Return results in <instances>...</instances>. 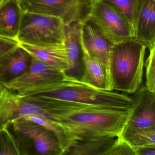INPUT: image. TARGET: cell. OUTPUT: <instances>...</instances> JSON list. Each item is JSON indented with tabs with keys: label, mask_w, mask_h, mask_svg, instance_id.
Listing matches in <instances>:
<instances>
[{
	"label": "cell",
	"mask_w": 155,
	"mask_h": 155,
	"mask_svg": "<svg viewBox=\"0 0 155 155\" xmlns=\"http://www.w3.org/2000/svg\"><path fill=\"white\" fill-rule=\"evenodd\" d=\"M130 111L55 100L53 120L62 128L69 144L94 138L119 137Z\"/></svg>",
	"instance_id": "cell-1"
},
{
	"label": "cell",
	"mask_w": 155,
	"mask_h": 155,
	"mask_svg": "<svg viewBox=\"0 0 155 155\" xmlns=\"http://www.w3.org/2000/svg\"><path fill=\"white\" fill-rule=\"evenodd\" d=\"M147 48L133 38L113 44L109 61L111 91L133 94L140 87Z\"/></svg>",
	"instance_id": "cell-2"
},
{
	"label": "cell",
	"mask_w": 155,
	"mask_h": 155,
	"mask_svg": "<svg viewBox=\"0 0 155 155\" xmlns=\"http://www.w3.org/2000/svg\"><path fill=\"white\" fill-rule=\"evenodd\" d=\"M39 96L67 102L107 107L129 110L131 109V97L125 94L101 90L80 81L64 80L60 81Z\"/></svg>",
	"instance_id": "cell-3"
},
{
	"label": "cell",
	"mask_w": 155,
	"mask_h": 155,
	"mask_svg": "<svg viewBox=\"0 0 155 155\" xmlns=\"http://www.w3.org/2000/svg\"><path fill=\"white\" fill-rule=\"evenodd\" d=\"M53 101L39 95L24 96L0 82V129L9 128L14 120L38 115L51 119Z\"/></svg>",
	"instance_id": "cell-4"
},
{
	"label": "cell",
	"mask_w": 155,
	"mask_h": 155,
	"mask_svg": "<svg viewBox=\"0 0 155 155\" xmlns=\"http://www.w3.org/2000/svg\"><path fill=\"white\" fill-rule=\"evenodd\" d=\"M66 28L59 18L23 12L17 40L34 47L65 45Z\"/></svg>",
	"instance_id": "cell-5"
},
{
	"label": "cell",
	"mask_w": 155,
	"mask_h": 155,
	"mask_svg": "<svg viewBox=\"0 0 155 155\" xmlns=\"http://www.w3.org/2000/svg\"><path fill=\"white\" fill-rule=\"evenodd\" d=\"M64 80L63 71L32 56L31 64L25 73L3 84L20 95L31 96L47 92Z\"/></svg>",
	"instance_id": "cell-6"
},
{
	"label": "cell",
	"mask_w": 155,
	"mask_h": 155,
	"mask_svg": "<svg viewBox=\"0 0 155 155\" xmlns=\"http://www.w3.org/2000/svg\"><path fill=\"white\" fill-rule=\"evenodd\" d=\"M90 19L103 36L113 44L134 38L131 24L110 4L94 0Z\"/></svg>",
	"instance_id": "cell-7"
},
{
	"label": "cell",
	"mask_w": 155,
	"mask_h": 155,
	"mask_svg": "<svg viewBox=\"0 0 155 155\" xmlns=\"http://www.w3.org/2000/svg\"><path fill=\"white\" fill-rule=\"evenodd\" d=\"M16 136L30 140L37 152L45 155H62L56 136L41 125L31 120L19 119L11 125Z\"/></svg>",
	"instance_id": "cell-8"
},
{
	"label": "cell",
	"mask_w": 155,
	"mask_h": 155,
	"mask_svg": "<svg viewBox=\"0 0 155 155\" xmlns=\"http://www.w3.org/2000/svg\"><path fill=\"white\" fill-rule=\"evenodd\" d=\"M131 97V111L124 127L144 128L155 126V92L142 85Z\"/></svg>",
	"instance_id": "cell-9"
},
{
	"label": "cell",
	"mask_w": 155,
	"mask_h": 155,
	"mask_svg": "<svg viewBox=\"0 0 155 155\" xmlns=\"http://www.w3.org/2000/svg\"><path fill=\"white\" fill-rule=\"evenodd\" d=\"M80 38L82 45L100 61L109 80V61L113 44L103 36L90 19L81 24Z\"/></svg>",
	"instance_id": "cell-10"
},
{
	"label": "cell",
	"mask_w": 155,
	"mask_h": 155,
	"mask_svg": "<svg viewBox=\"0 0 155 155\" xmlns=\"http://www.w3.org/2000/svg\"><path fill=\"white\" fill-rule=\"evenodd\" d=\"M155 0H140L133 27L134 38L147 46L155 47Z\"/></svg>",
	"instance_id": "cell-11"
},
{
	"label": "cell",
	"mask_w": 155,
	"mask_h": 155,
	"mask_svg": "<svg viewBox=\"0 0 155 155\" xmlns=\"http://www.w3.org/2000/svg\"><path fill=\"white\" fill-rule=\"evenodd\" d=\"M80 28L79 23L66 26L65 45L68 51V67L64 75L67 80L81 81L83 74Z\"/></svg>",
	"instance_id": "cell-12"
},
{
	"label": "cell",
	"mask_w": 155,
	"mask_h": 155,
	"mask_svg": "<svg viewBox=\"0 0 155 155\" xmlns=\"http://www.w3.org/2000/svg\"><path fill=\"white\" fill-rule=\"evenodd\" d=\"M31 61L32 56L20 45L0 57V82L6 84L22 75Z\"/></svg>",
	"instance_id": "cell-13"
},
{
	"label": "cell",
	"mask_w": 155,
	"mask_h": 155,
	"mask_svg": "<svg viewBox=\"0 0 155 155\" xmlns=\"http://www.w3.org/2000/svg\"><path fill=\"white\" fill-rule=\"evenodd\" d=\"M83 61V74L80 82L101 90L112 91L108 77L100 61L91 55L81 41Z\"/></svg>",
	"instance_id": "cell-14"
},
{
	"label": "cell",
	"mask_w": 155,
	"mask_h": 155,
	"mask_svg": "<svg viewBox=\"0 0 155 155\" xmlns=\"http://www.w3.org/2000/svg\"><path fill=\"white\" fill-rule=\"evenodd\" d=\"M31 56L63 72L68 67V51L65 45L38 47L19 43Z\"/></svg>",
	"instance_id": "cell-15"
},
{
	"label": "cell",
	"mask_w": 155,
	"mask_h": 155,
	"mask_svg": "<svg viewBox=\"0 0 155 155\" xmlns=\"http://www.w3.org/2000/svg\"><path fill=\"white\" fill-rule=\"evenodd\" d=\"M23 13L18 0H5L0 5V36L17 39Z\"/></svg>",
	"instance_id": "cell-16"
},
{
	"label": "cell",
	"mask_w": 155,
	"mask_h": 155,
	"mask_svg": "<svg viewBox=\"0 0 155 155\" xmlns=\"http://www.w3.org/2000/svg\"><path fill=\"white\" fill-rule=\"evenodd\" d=\"M116 137L107 136L72 141L63 155H107Z\"/></svg>",
	"instance_id": "cell-17"
},
{
	"label": "cell",
	"mask_w": 155,
	"mask_h": 155,
	"mask_svg": "<svg viewBox=\"0 0 155 155\" xmlns=\"http://www.w3.org/2000/svg\"><path fill=\"white\" fill-rule=\"evenodd\" d=\"M119 137L133 148L155 145V126L144 128L124 127Z\"/></svg>",
	"instance_id": "cell-18"
},
{
	"label": "cell",
	"mask_w": 155,
	"mask_h": 155,
	"mask_svg": "<svg viewBox=\"0 0 155 155\" xmlns=\"http://www.w3.org/2000/svg\"><path fill=\"white\" fill-rule=\"evenodd\" d=\"M18 137V136H17ZM22 139L15 136L9 128L0 129V155H28L26 144Z\"/></svg>",
	"instance_id": "cell-19"
},
{
	"label": "cell",
	"mask_w": 155,
	"mask_h": 155,
	"mask_svg": "<svg viewBox=\"0 0 155 155\" xmlns=\"http://www.w3.org/2000/svg\"><path fill=\"white\" fill-rule=\"evenodd\" d=\"M20 119L31 120L41 125L51 131L58 139L63 155V153L68 147L69 142L64 130L58 123L48 118L38 115L25 116Z\"/></svg>",
	"instance_id": "cell-20"
},
{
	"label": "cell",
	"mask_w": 155,
	"mask_h": 155,
	"mask_svg": "<svg viewBox=\"0 0 155 155\" xmlns=\"http://www.w3.org/2000/svg\"><path fill=\"white\" fill-rule=\"evenodd\" d=\"M117 8L131 24L133 28L140 0H99ZM134 32V31H133Z\"/></svg>",
	"instance_id": "cell-21"
},
{
	"label": "cell",
	"mask_w": 155,
	"mask_h": 155,
	"mask_svg": "<svg viewBox=\"0 0 155 155\" xmlns=\"http://www.w3.org/2000/svg\"><path fill=\"white\" fill-rule=\"evenodd\" d=\"M149 55L144 62L146 68V87L155 92V47L149 50Z\"/></svg>",
	"instance_id": "cell-22"
},
{
	"label": "cell",
	"mask_w": 155,
	"mask_h": 155,
	"mask_svg": "<svg viewBox=\"0 0 155 155\" xmlns=\"http://www.w3.org/2000/svg\"><path fill=\"white\" fill-rule=\"evenodd\" d=\"M107 155H136L134 148L120 137H116Z\"/></svg>",
	"instance_id": "cell-23"
},
{
	"label": "cell",
	"mask_w": 155,
	"mask_h": 155,
	"mask_svg": "<svg viewBox=\"0 0 155 155\" xmlns=\"http://www.w3.org/2000/svg\"><path fill=\"white\" fill-rule=\"evenodd\" d=\"M19 46L17 39L0 36V57Z\"/></svg>",
	"instance_id": "cell-24"
},
{
	"label": "cell",
	"mask_w": 155,
	"mask_h": 155,
	"mask_svg": "<svg viewBox=\"0 0 155 155\" xmlns=\"http://www.w3.org/2000/svg\"><path fill=\"white\" fill-rule=\"evenodd\" d=\"M136 155H155V145H147L134 149Z\"/></svg>",
	"instance_id": "cell-25"
},
{
	"label": "cell",
	"mask_w": 155,
	"mask_h": 155,
	"mask_svg": "<svg viewBox=\"0 0 155 155\" xmlns=\"http://www.w3.org/2000/svg\"><path fill=\"white\" fill-rule=\"evenodd\" d=\"M4 1H5V0H0V5H1Z\"/></svg>",
	"instance_id": "cell-26"
}]
</instances>
